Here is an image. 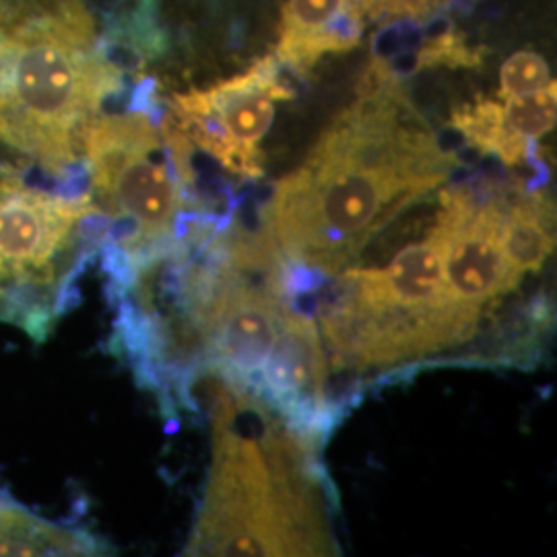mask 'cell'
<instances>
[{"label": "cell", "instance_id": "cell-10", "mask_svg": "<svg viewBox=\"0 0 557 557\" xmlns=\"http://www.w3.org/2000/svg\"><path fill=\"white\" fill-rule=\"evenodd\" d=\"M498 98V96H496ZM508 128L531 147L556 126V83L524 96L498 98Z\"/></svg>", "mask_w": 557, "mask_h": 557}, {"label": "cell", "instance_id": "cell-4", "mask_svg": "<svg viewBox=\"0 0 557 557\" xmlns=\"http://www.w3.org/2000/svg\"><path fill=\"white\" fill-rule=\"evenodd\" d=\"M32 161L0 158V324L44 343L79 299L106 223L85 174L48 186Z\"/></svg>", "mask_w": 557, "mask_h": 557}, {"label": "cell", "instance_id": "cell-12", "mask_svg": "<svg viewBox=\"0 0 557 557\" xmlns=\"http://www.w3.org/2000/svg\"><path fill=\"white\" fill-rule=\"evenodd\" d=\"M379 4L382 25L386 27L398 23L423 25L438 20L453 0H379Z\"/></svg>", "mask_w": 557, "mask_h": 557}, {"label": "cell", "instance_id": "cell-3", "mask_svg": "<svg viewBox=\"0 0 557 557\" xmlns=\"http://www.w3.org/2000/svg\"><path fill=\"white\" fill-rule=\"evenodd\" d=\"M124 87L87 0H0V145L44 172L83 174V140Z\"/></svg>", "mask_w": 557, "mask_h": 557}, {"label": "cell", "instance_id": "cell-8", "mask_svg": "<svg viewBox=\"0 0 557 557\" xmlns=\"http://www.w3.org/2000/svg\"><path fill=\"white\" fill-rule=\"evenodd\" d=\"M508 186V184H506ZM506 186H457L442 193L432 227L450 296L478 312L517 289L522 275L504 259L498 242Z\"/></svg>", "mask_w": 557, "mask_h": 557}, {"label": "cell", "instance_id": "cell-2", "mask_svg": "<svg viewBox=\"0 0 557 557\" xmlns=\"http://www.w3.org/2000/svg\"><path fill=\"white\" fill-rule=\"evenodd\" d=\"M213 465L186 556H331L317 442L220 379Z\"/></svg>", "mask_w": 557, "mask_h": 557}, {"label": "cell", "instance_id": "cell-13", "mask_svg": "<svg viewBox=\"0 0 557 557\" xmlns=\"http://www.w3.org/2000/svg\"><path fill=\"white\" fill-rule=\"evenodd\" d=\"M7 496H9V494H7V492H4V490H2V487H0V502H2V499L7 498Z\"/></svg>", "mask_w": 557, "mask_h": 557}, {"label": "cell", "instance_id": "cell-6", "mask_svg": "<svg viewBox=\"0 0 557 557\" xmlns=\"http://www.w3.org/2000/svg\"><path fill=\"white\" fill-rule=\"evenodd\" d=\"M481 314L458 306L432 234L407 244L386 269H349L322 306V329L341 363L380 368L457 347Z\"/></svg>", "mask_w": 557, "mask_h": 557}, {"label": "cell", "instance_id": "cell-1", "mask_svg": "<svg viewBox=\"0 0 557 557\" xmlns=\"http://www.w3.org/2000/svg\"><path fill=\"white\" fill-rule=\"evenodd\" d=\"M455 168V153L419 114L403 75L374 57L358 98L322 131L298 170L275 184L264 230L299 269L335 275Z\"/></svg>", "mask_w": 557, "mask_h": 557}, {"label": "cell", "instance_id": "cell-5", "mask_svg": "<svg viewBox=\"0 0 557 557\" xmlns=\"http://www.w3.org/2000/svg\"><path fill=\"white\" fill-rule=\"evenodd\" d=\"M122 112L91 122L81 165L106 223L101 257H131L178 230L195 205L193 147L170 119L156 116L153 85Z\"/></svg>", "mask_w": 557, "mask_h": 557}, {"label": "cell", "instance_id": "cell-9", "mask_svg": "<svg viewBox=\"0 0 557 557\" xmlns=\"http://www.w3.org/2000/svg\"><path fill=\"white\" fill-rule=\"evenodd\" d=\"M259 7L264 54L299 79L354 52L368 25L380 23L379 0H259Z\"/></svg>", "mask_w": 557, "mask_h": 557}, {"label": "cell", "instance_id": "cell-11", "mask_svg": "<svg viewBox=\"0 0 557 557\" xmlns=\"http://www.w3.org/2000/svg\"><path fill=\"white\" fill-rule=\"evenodd\" d=\"M499 87L496 91L498 98L510 96H524L539 91L552 83V69L545 57L533 48L515 50L499 66Z\"/></svg>", "mask_w": 557, "mask_h": 557}, {"label": "cell", "instance_id": "cell-7", "mask_svg": "<svg viewBox=\"0 0 557 557\" xmlns=\"http://www.w3.org/2000/svg\"><path fill=\"white\" fill-rule=\"evenodd\" d=\"M294 89L271 54H260L227 79L174 94L163 112L202 153L239 178L262 176L267 137L278 101L292 100Z\"/></svg>", "mask_w": 557, "mask_h": 557}]
</instances>
